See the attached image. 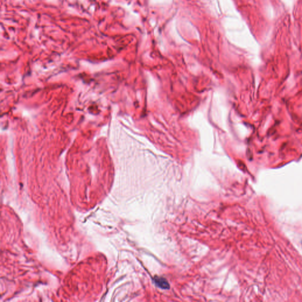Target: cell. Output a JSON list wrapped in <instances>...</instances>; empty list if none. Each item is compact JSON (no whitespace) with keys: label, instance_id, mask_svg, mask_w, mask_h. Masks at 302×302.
<instances>
[{"label":"cell","instance_id":"6da1fadb","mask_svg":"<svg viewBox=\"0 0 302 302\" xmlns=\"http://www.w3.org/2000/svg\"><path fill=\"white\" fill-rule=\"evenodd\" d=\"M155 284L160 288L168 289L169 288V284L167 280L162 277H156L154 279Z\"/></svg>","mask_w":302,"mask_h":302}]
</instances>
